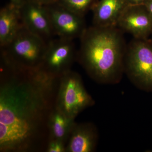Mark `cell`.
<instances>
[{"label": "cell", "instance_id": "obj_8", "mask_svg": "<svg viewBox=\"0 0 152 152\" xmlns=\"http://www.w3.org/2000/svg\"><path fill=\"white\" fill-rule=\"evenodd\" d=\"M116 26L135 39H145L152 35V18L143 4L128 5L120 16Z\"/></svg>", "mask_w": 152, "mask_h": 152}, {"label": "cell", "instance_id": "obj_20", "mask_svg": "<svg viewBox=\"0 0 152 152\" xmlns=\"http://www.w3.org/2000/svg\"><path fill=\"white\" fill-rule=\"evenodd\" d=\"M151 41L152 42V39H151Z\"/></svg>", "mask_w": 152, "mask_h": 152}, {"label": "cell", "instance_id": "obj_1", "mask_svg": "<svg viewBox=\"0 0 152 152\" xmlns=\"http://www.w3.org/2000/svg\"><path fill=\"white\" fill-rule=\"evenodd\" d=\"M0 152L46 151L59 77L1 62Z\"/></svg>", "mask_w": 152, "mask_h": 152}, {"label": "cell", "instance_id": "obj_6", "mask_svg": "<svg viewBox=\"0 0 152 152\" xmlns=\"http://www.w3.org/2000/svg\"><path fill=\"white\" fill-rule=\"evenodd\" d=\"M77 52L72 40L59 37L52 39L48 42L40 68L49 75L61 77L71 70L77 59Z\"/></svg>", "mask_w": 152, "mask_h": 152}, {"label": "cell", "instance_id": "obj_18", "mask_svg": "<svg viewBox=\"0 0 152 152\" xmlns=\"http://www.w3.org/2000/svg\"><path fill=\"white\" fill-rule=\"evenodd\" d=\"M26 1V0H10V2L20 8Z\"/></svg>", "mask_w": 152, "mask_h": 152}, {"label": "cell", "instance_id": "obj_12", "mask_svg": "<svg viewBox=\"0 0 152 152\" xmlns=\"http://www.w3.org/2000/svg\"><path fill=\"white\" fill-rule=\"evenodd\" d=\"M23 26L20 7L10 2L0 10V46H4Z\"/></svg>", "mask_w": 152, "mask_h": 152}, {"label": "cell", "instance_id": "obj_14", "mask_svg": "<svg viewBox=\"0 0 152 152\" xmlns=\"http://www.w3.org/2000/svg\"><path fill=\"white\" fill-rule=\"evenodd\" d=\"M99 0H58L57 3L79 15L84 17L92 11Z\"/></svg>", "mask_w": 152, "mask_h": 152}, {"label": "cell", "instance_id": "obj_13", "mask_svg": "<svg viewBox=\"0 0 152 152\" xmlns=\"http://www.w3.org/2000/svg\"><path fill=\"white\" fill-rule=\"evenodd\" d=\"M75 120L68 118L55 107L49 119V142L58 141L66 145L76 123Z\"/></svg>", "mask_w": 152, "mask_h": 152}, {"label": "cell", "instance_id": "obj_17", "mask_svg": "<svg viewBox=\"0 0 152 152\" xmlns=\"http://www.w3.org/2000/svg\"><path fill=\"white\" fill-rule=\"evenodd\" d=\"M143 4L148 11L152 18V0H147Z\"/></svg>", "mask_w": 152, "mask_h": 152}, {"label": "cell", "instance_id": "obj_5", "mask_svg": "<svg viewBox=\"0 0 152 152\" xmlns=\"http://www.w3.org/2000/svg\"><path fill=\"white\" fill-rule=\"evenodd\" d=\"M95 102L87 91L81 76L72 70L59 77L56 107L69 118H75Z\"/></svg>", "mask_w": 152, "mask_h": 152}, {"label": "cell", "instance_id": "obj_15", "mask_svg": "<svg viewBox=\"0 0 152 152\" xmlns=\"http://www.w3.org/2000/svg\"><path fill=\"white\" fill-rule=\"evenodd\" d=\"M66 144L62 142L58 141H50L49 142L46 152H66Z\"/></svg>", "mask_w": 152, "mask_h": 152}, {"label": "cell", "instance_id": "obj_3", "mask_svg": "<svg viewBox=\"0 0 152 152\" xmlns=\"http://www.w3.org/2000/svg\"><path fill=\"white\" fill-rule=\"evenodd\" d=\"M48 42L23 26L9 43L1 47V61L20 69H39Z\"/></svg>", "mask_w": 152, "mask_h": 152}, {"label": "cell", "instance_id": "obj_9", "mask_svg": "<svg viewBox=\"0 0 152 152\" xmlns=\"http://www.w3.org/2000/svg\"><path fill=\"white\" fill-rule=\"evenodd\" d=\"M20 10L26 28L47 42L53 39L54 33L45 6L26 0Z\"/></svg>", "mask_w": 152, "mask_h": 152}, {"label": "cell", "instance_id": "obj_4", "mask_svg": "<svg viewBox=\"0 0 152 152\" xmlns=\"http://www.w3.org/2000/svg\"><path fill=\"white\" fill-rule=\"evenodd\" d=\"M124 73L141 90L152 93V42L133 38L127 44Z\"/></svg>", "mask_w": 152, "mask_h": 152}, {"label": "cell", "instance_id": "obj_10", "mask_svg": "<svg viewBox=\"0 0 152 152\" xmlns=\"http://www.w3.org/2000/svg\"><path fill=\"white\" fill-rule=\"evenodd\" d=\"M96 128L91 123H75L66 145V152H94L98 141Z\"/></svg>", "mask_w": 152, "mask_h": 152}, {"label": "cell", "instance_id": "obj_19", "mask_svg": "<svg viewBox=\"0 0 152 152\" xmlns=\"http://www.w3.org/2000/svg\"><path fill=\"white\" fill-rule=\"evenodd\" d=\"M147 0H128L129 5H137L143 4Z\"/></svg>", "mask_w": 152, "mask_h": 152}, {"label": "cell", "instance_id": "obj_2", "mask_svg": "<svg viewBox=\"0 0 152 152\" xmlns=\"http://www.w3.org/2000/svg\"><path fill=\"white\" fill-rule=\"evenodd\" d=\"M80 39L77 59L90 77L103 84L119 83L127 46L122 31L117 26L93 25Z\"/></svg>", "mask_w": 152, "mask_h": 152}, {"label": "cell", "instance_id": "obj_16", "mask_svg": "<svg viewBox=\"0 0 152 152\" xmlns=\"http://www.w3.org/2000/svg\"><path fill=\"white\" fill-rule=\"evenodd\" d=\"M33 2L37 3L43 6H48L56 3L58 0H29Z\"/></svg>", "mask_w": 152, "mask_h": 152}, {"label": "cell", "instance_id": "obj_11", "mask_svg": "<svg viewBox=\"0 0 152 152\" xmlns=\"http://www.w3.org/2000/svg\"><path fill=\"white\" fill-rule=\"evenodd\" d=\"M128 5V0H99L92 10L93 25L116 26L120 16Z\"/></svg>", "mask_w": 152, "mask_h": 152}, {"label": "cell", "instance_id": "obj_7", "mask_svg": "<svg viewBox=\"0 0 152 152\" xmlns=\"http://www.w3.org/2000/svg\"><path fill=\"white\" fill-rule=\"evenodd\" d=\"M45 6L55 35L72 40L82 37L87 28L84 17L69 10L57 2Z\"/></svg>", "mask_w": 152, "mask_h": 152}]
</instances>
